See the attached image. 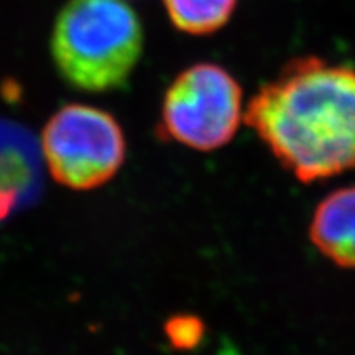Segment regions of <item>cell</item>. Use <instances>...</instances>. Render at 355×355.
Segmentation results:
<instances>
[{
    "label": "cell",
    "mask_w": 355,
    "mask_h": 355,
    "mask_svg": "<svg viewBox=\"0 0 355 355\" xmlns=\"http://www.w3.org/2000/svg\"><path fill=\"white\" fill-rule=\"evenodd\" d=\"M309 237L332 263L355 270V186L337 189L319 202Z\"/></svg>",
    "instance_id": "cell-5"
},
{
    "label": "cell",
    "mask_w": 355,
    "mask_h": 355,
    "mask_svg": "<svg viewBox=\"0 0 355 355\" xmlns=\"http://www.w3.org/2000/svg\"><path fill=\"white\" fill-rule=\"evenodd\" d=\"M242 87L219 64L198 63L175 78L162 107V132L199 152L227 145L243 119Z\"/></svg>",
    "instance_id": "cell-4"
},
{
    "label": "cell",
    "mask_w": 355,
    "mask_h": 355,
    "mask_svg": "<svg viewBox=\"0 0 355 355\" xmlns=\"http://www.w3.org/2000/svg\"><path fill=\"white\" fill-rule=\"evenodd\" d=\"M283 168L303 183L355 168V69L319 58L291 61L243 114Z\"/></svg>",
    "instance_id": "cell-1"
},
{
    "label": "cell",
    "mask_w": 355,
    "mask_h": 355,
    "mask_svg": "<svg viewBox=\"0 0 355 355\" xmlns=\"http://www.w3.org/2000/svg\"><path fill=\"white\" fill-rule=\"evenodd\" d=\"M127 141L112 114L68 104L42 132V153L56 183L76 191L109 183L125 162Z\"/></svg>",
    "instance_id": "cell-3"
},
{
    "label": "cell",
    "mask_w": 355,
    "mask_h": 355,
    "mask_svg": "<svg viewBox=\"0 0 355 355\" xmlns=\"http://www.w3.org/2000/svg\"><path fill=\"white\" fill-rule=\"evenodd\" d=\"M144 25L125 0H68L51 32L60 76L86 92L127 86L144 53Z\"/></svg>",
    "instance_id": "cell-2"
},
{
    "label": "cell",
    "mask_w": 355,
    "mask_h": 355,
    "mask_svg": "<svg viewBox=\"0 0 355 355\" xmlns=\"http://www.w3.org/2000/svg\"><path fill=\"white\" fill-rule=\"evenodd\" d=\"M171 25L180 32L204 37L229 24L239 0H163Z\"/></svg>",
    "instance_id": "cell-6"
},
{
    "label": "cell",
    "mask_w": 355,
    "mask_h": 355,
    "mask_svg": "<svg viewBox=\"0 0 355 355\" xmlns=\"http://www.w3.org/2000/svg\"><path fill=\"white\" fill-rule=\"evenodd\" d=\"M166 336L173 347L194 349L204 336V324L196 316H178L166 322Z\"/></svg>",
    "instance_id": "cell-7"
}]
</instances>
